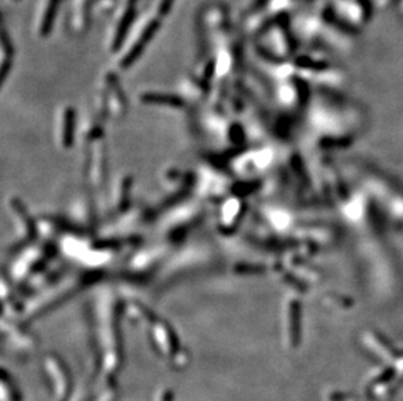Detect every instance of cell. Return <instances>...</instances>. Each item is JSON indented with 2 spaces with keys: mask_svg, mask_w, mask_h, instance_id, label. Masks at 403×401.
<instances>
[{
  "mask_svg": "<svg viewBox=\"0 0 403 401\" xmlns=\"http://www.w3.org/2000/svg\"><path fill=\"white\" fill-rule=\"evenodd\" d=\"M158 27H159L158 20H150V21L148 22V25H146V27L144 29V31H142V33H141V35L138 36V39L136 41V43L132 46V49L129 50L128 54H127V56H124V59H123V61H122L123 68L131 67V64L133 63L134 60H137V58L141 55V52L144 51L145 46H146L148 42L152 39V36L154 35V33L158 30Z\"/></svg>",
  "mask_w": 403,
  "mask_h": 401,
  "instance_id": "6da1fadb",
  "label": "cell"
},
{
  "mask_svg": "<svg viewBox=\"0 0 403 401\" xmlns=\"http://www.w3.org/2000/svg\"><path fill=\"white\" fill-rule=\"evenodd\" d=\"M56 7H58V0H49V4L45 9V15L42 18V24H41V35H47V33L51 29L56 15Z\"/></svg>",
  "mask_w": 403,
  "mask_h": 401,
  "instance_id": "3957f363",
  "label": "cell"
},
{
  "mask_svg": "<svg viewBox=\"0 0 403 401\" xmlns=\"http://www.w3.org/2000/svg\"><path fill=\"white\" fill-rule=\"evenodd\" d=\"M144 99L148 102H163V103L172 104V106H179L180 100L179 98L172 97V95H163V94H145Z\"/></svg>",
  "mask_w": 403,
  "mask_h": 401,
  "instance_id": "277c9868",
  "label": "cell"
},
{
  "mask_svg": "<svg viewBox=\"0 0 403 401\" xmlns=\"http://www.w3.org/2000/svg\"><path fill=\"white\" fill-rule=\"evenodd\" d=\"M171 6H172V0H162V3L159 4L158 12L161 13V15H166Z\"/></svg>",
  "mask_w": 403,
  "mask_h": 401,
  "instance_id": "8992f818",
  "label": "cell"
},
{
  "mask_svg": "<svg viewBox=\"0 0 403 401\" xmlns=\"http://www.w3.org/2000/svg\"><path fill=\"white\" fill-rule=\"evenodd\" d=\"M74 116H72V113H68L67 115V132H65V136L64 138L67 141L70 140V131H72V127H74Z\"/></svg>",
  "mask_w": 403,
  "mask_h": 401,
  "instance_id": "5b68a950",
  "label": "cell"
},
{
  "mask_svg": "<svg viewBox=\"0 0 403 401\" xmlns=\"http://www.w3.org/2000/svg\"><path fill=\"white\" fill-rule=\"evenodd\" d=\"M133 6H134V2H129L128 8H127V11H125L124 15H123L122 20H120L119 25H118V29H116L115 34H114V41H113V49L114 50H116L120 45H122L123 39H124V36L127 35V33H128L129 26H131L132 21H133L134 12H136Z\"/></svg>",
  "mask_w": 403,
  "mask_h": 401,
  "instance_id": "7a4b0ae2",
  "label": "cell"
}]
</instances>
